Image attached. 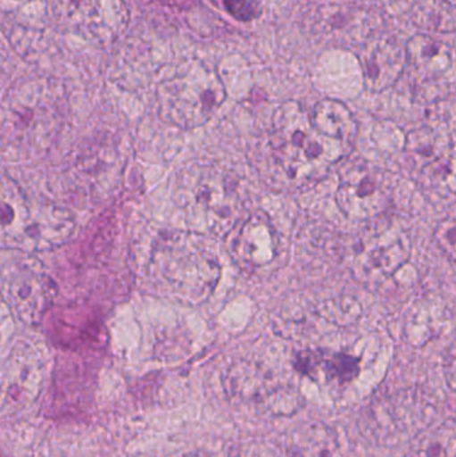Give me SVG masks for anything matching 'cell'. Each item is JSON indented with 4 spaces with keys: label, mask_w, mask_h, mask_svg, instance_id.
<instances>
[{
    "label": "cell",
    "mask_w": 456,
    "mask_h": 457,
    "mask_svg": "<svg viewBox=\"0 0 456 457\" xmlns=\"http://www.w3.org/2000/svg\"><path fill=\"white\" fill-rule=\"evenodd\" d=\"M435 239L442 252L456 261V219L441 222L435 231Z\"/></svg>",
    "instance_id": "obj_19"
},
{
    "label": "cell",
    "mask_w": 456,
    "mask_h": 457,
    "mask_svg": "<svg viewBox=\"0 0 456 457\" xmlns=\"http://www.w3.org/2000/svg\"><path fill=\"white\" fill-rule=\"evenodd\" d=\"M184 457H209V456L206 455L205 453H203V451H195V453H187V455H185Z\"/></svg>",
    "instance_id": "obj_22"
},
{
    "label": "cell",
    "mask_w": 456,
    "mask_h": 457,
    "mask_svg": "<svg viewBox=\"0 0 456 457\" xmlns=\"http://www.w3.org/2000/svg\"><path fill=\"white\" fill-rule=\"evenodd\" d=\"M351 150L321 133L311 112L291 101L278 107L269 130L256 145L254 166L268 187L296 190L321 181Z\"/></svg>",
    "instance_id": "obj_1"
},
{
    "label": "cell",
    "mask_w": 456,
    "mask_h": 457,
    "mask_svg": "<svg viewBox=\"0 0 456 457\" xmlns=\"http://www.w3.org/2000/svg\"><path fill=\"white\" fill-rule=\"evenodd\" d=\"M77 221L70 209L29 195L15 179H2V228L4 250L50 252L69 241Z\"/></svg>",
    "instance_id": "obj_4"
},
{
    "label": "cell",
    "mask_w": 456,
    "mask_h": 457,
    "mask_svg": "<svg viewBox=\"0 0 456 457\" xmlns=\"http://www.w3.org/2000/svg\"><path fill=\"white\" fill-rule=\"evenodd\" d=\"M359 63L366 87L372 93H382L393 87L407 66L406 46L396 37H372L359 46Z\"/></svg>",
    "instance_id": "obj_10"
},
{
    "label": "cell",
    "mask_w": 456,
    "mask_h": 457,
    "mask_svg": "<svg viewBox=\"0 0 456 457\" xmlns=\"http://www.w3.org/2000/svg\"><path fill=\"white\" fill-rule=\"evenodd\" d=\"M225 98L227 91L219 75L200 63L192 64L158 88L161 117L184 130L205 125Z\"/></svg>",
    "instance_id": "obj_6"
},
{
    "label": "cell",
    "mask_w": 456,
    "mask_h": 457,
    "mask_svg": "<svg viewBox=\"0 0 456 457\" xmlns=\"http://www.w3.org/2000/svg\"><path fill=\"white\" fill-rule=\"evenodd\" d=\"M208 239L192 230L161 231L149 263L150 278L161 295L192 306L211 298L221 278V265Z\"/></svg>",
    "instance_id": "obj_3"
},
{
    "label": "cell",
    "mask_w": 456,
    "mask_h": 457,
    "mask_svg": "<svg viewBox=\"0 0 456 457\" xmlns=\"http://www.w3.org/2000/svg\"><path fill=\"white\" fill-rule=\"evenodd\" d=\"M407 64L418 74L438 78L452 67V48L444 40L427 34H417L406 43Z\"/></svg>",
    "instance_id": "obj_13"
},
{
    "label": "cell",
    "mask_w": 456,
    "mask_h": 457,
    "mask_svg": "<svg viewBox=\"0 0 456 457\" xmlns=\"http://www.w3.org/2000/svg\"><path fill=\"white\" fill-rule=\"evenodd\" d=\"M225 10L241 21H249L256 18L257 2L256 0H221Z\"/></svg>",
    "instance_id": "obj_20"
},
{
    "label": "cell",
    "mask_w": 456,
    "mask_h": 457,
    "mask_svg": "<svg viewBox=\"0 0 456 457\" xmlns=\"http://www.w3.org/2000/svg\"><path fill=\"white\" fill-rule=\"evenodd\" d=\"M427 179L434 182V187L444 185L446 192L456 195V134L454 142L434 162L425 169Z\"/></svg>",
    "instance_id": "obj_18"
},
{
    "label": "cell",
    "mask_w": 456,
    "mask_h": 457,
    "mask_svg": "<svg viewBox=\"0 0 456 457\" xmlns=\"http://www.w3.org/2000/svg\"><path fill=\"white\" fill-rule=\"evenodd\" d=\"M42 360L29 344L19 343L8 354L3 367V389L4 402L21 403L31 400L32 395L37 396V388L45 375Z\"/></svg>",
    "instance_id": "obj_12"
},
{
    "label": "cell",
    "mask_w": 456,
    "mask_h": 457,
    "mask_svg": "<svg viewBox=\"0 0 456 457\" xmlns=\"http://www.w3.org/2000/svg\"><path fill=\"white\" fill-rule=\"evenodd\" d=\"M64 122L63 109L45 86H23L3 107L2 144L11 158H37L55 144Z\"/></svg>",
    "instance_id": "obj_5"
},
{
    "label": "cell",
    "mask_w": 456,
    "mask_h": 457,
    "mask_svg": "<svg viewBox=\"0 0 456 457\" xmlns=\"http://www.w3.org/2000/svg\"><path fill=\"white\" fill-rule=\"evenodd\" d=\"M35 261L26 258L3 266V297L13 316L27 325L37 324L58 295L54 279Z\"/></svg>",
    "instance_id": "obj_8"
},
{
    "label": "cell",
    "mask_w": 456,
    "mask_h": 457,
    "mask_svg": "<svg viewBox=\"0 0 456 457\" xmlns=\"http://www.w3.org/2000/svg\"><path fill=\"white\" fill-rule=\"evenodd\" d=\"M387 176L363 160L350 161L340 169L336 201L340 211L353 220L375 219L391 205Z\"/></svg>",
    "instance_id": "obj_9"
},
{
    "label": "cell",
    "mask_w": 456,
    "mask_h": 457,
    "mask_svg": "<svg viewBox=\"0 0 456 457\" xmlns=\"http://www.w3.org/2000/svg\"><path fill=\"white\" fill-rule=\"evenodd\" d=\"M326 357L316 352H303L297 356L294 367L310 378H315V373L321 370L327 378H342L343 381L351 380L358 373V361L352 357L343 354H334L329 359Z\"/></svg>",
    "instance_id": "obj_15"
},
{
    "label": "cell",
    "mask_w": 456,
    "mask_h": 457,
    "mask_svg": "<svg viewBox=\"0 0 456 457\" xmlns=\"http://www.w3.org/2000/svg\"><path fill=\"white\" fill-rule=\"evenodd\" d=\"M173 198L189 230L228 237L245 216V190L235 171L217 162H190L177 173Z\"/></svg>",
    "instance_id": "obj_2"
},
{
    "label": "cell",
    "mask_w": 456,
    "mask_h": 457,
    "mask_svg": "<svg viewBox=\"0 0 456 457\" xmlns=\"http://www.w3.org/2000/svg\"><path fill=\"white\" fill-rule=\"evenodd\" d=\"M321 32L336 45H363L382 23L374 8L352 2L327 3L320 7Z\"/></svg>",
    "instance_id": "obj_11"
},
{
    "label": "cell",
    "mask_w": 456,
    "mask_h": 457,
    "mask_svg": "<svg viewBox=\"0 0 456 457\" xmlns=\"http://www.w3.org/2000/svg\"><path fill=\"white\" fill-rule=\"evenodd\" d=\"M446 378L450 388L456 392V354H452V359L447 362Z\"/></svg>",
    "instance_id": "obj_21"
},
{
    "label": "cell",
    "mask_w": 456,
    "mask_h": 457,
    "mask_svg": "<svg viewBox=\"0 0 456 457\" xmlns=\"http://www.w3.org/2000/svg\"><path fill=\"white\" fill-rule=\"evenodd\" d=\"M228 237L233 263L249 278H265L278 268L280 236L264 212H248Z\"/></svg>",
    "instance_id": "obj_7"
},
{
    "label": "cell",
    "mask_w": 456,
    "mask_h": 457,
    "mask_svg": "<svg viewBox=\"0 0 456 457\" xmlns=\"http://www.w3.org/2000/svg\"><path fill=\"white\" fill-rule=\"evenodd\" d=\"M409 457H456V419L423 432Z\"/></svg>",
    "instance_id": "obj_16"
},
{
    "label": "cell",
    "mask_w": 456,
    "mask_h": 457,
    "mask_svg": "<svg viewBox=\"0 0 456 457\" xmlns=\"http://www.w3.org/2000/svg\"><path fill=\"white\" fill-rule=\"evenodd\" d=\"M313 125L331 138L337 139L352 149L358 136V122L343 102L323 99L311 112Z\"/></svg>",
    "instance_id": "obj_14"
},
{
    "label": "cell",
    "mask_w": 456,
    "mask_h": 457,
    "mask_svg": "<svg viewBox=\"0 0 456 457\" xmlns=\"http://www.w3.org/2000/svg\"><path fill=\"white\" fill-rule=\"evenodd\" d=\"M414 21L422 29L452 32L456 29V7L446 0H422L414 7Z\"/></svg>",
    "instance_id": "obj_17"
}]
</instances>
